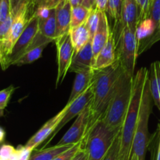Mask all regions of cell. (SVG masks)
Here are the masks:
<instances>
[{"label": "cell", "instance_id": "obj_1", "mask_svg": "<svg viewBox=\"0 0 160 160\" xmlns=\"http://www.w3.org/2000/svg\"><path fill=\"white\" fill-rule=\"evenodd\" d=\"M123 70L120 62L117 59L112 65L102 70H95L92 83L93 92L92 117L88 131L95 122L104 117L109 102L113 95L118 78Z\"/></svg>", "mask_w": 160, "mask_h": 160}, {"label": "cell", "instance_id": "obj_2", "mask_svg": "<svg viewBox=\"0 0 160 160\" xmlns=\"http://www.w3.org/2000/svg\"><path fill=\"white\" fill-rule=\"evenodd\" d=\"M148 73V69L142 67L134 76L132 96L120 130L119 160H131L133 140L138 120L142 92Z\"/></svg>", "mask_w": 160, "mask_h": 160}, {"label": "cell", "instance_id": "obj_3", "mask_svg": "<svg viewBox=\"0 0 160 160\" xmlns=\"http://www.w3.org/2000/svg\"><path fill=\"white\" fill-rule=\"evenodd\" d=\"M133 81L134 75L123 70L102 118L106 126L110 129H121L132 96Z\"/></svg>", "mask_w": 160, "mask_h": 160}, {"label": "cell", "instance_id": "obj_4", "mask_svg": "<svg viewBox=\"0 0 160 160\" xmlns=\"http://www.w3.org/2000/svg\"><path fill=\"white\" fill-rule=\"evenodd\" d=\"M152 96L150 89L149 70L145 81L142 101L139 109L138 120L137 128L134 133L133 140L131 156L134 154L138 160H145L147 148L149 145V134H148V121L152 109Z\"/></svg>", "mask_w": 160, "mask_h": 160}, {"label": "cell", "instance_id": "obj_5", "mask_svg": "<svg viewBox=\"0 0 160 160\" xmlns=\"http://www.w3.org/2000/svg\"><path fill=\"white\" fill-rule=\"evenodd\" d=\"M120 131L108 128L102 119L95 122L82 141L88 160H103Z\"/></svg>", "mask_w": 160, "mask_h": 160}, {"label": "cell", "instance_id": "obj_6", "mask_svg": "<svg viewBox=\"0 0 160 160\" xmlns=\"http://www.w3.org/2000/svg\"><path fill=\"white\" fill-rule=\"evenodd\" d=\"M136 28L124 27L114 34L116 39L117 59L130 74L134 75L136 60L138 56L139 43L136 37Z\"/></svg>", "mask_w": 160, "mask_h": 160}, {"label": "cell", "instance_id": "obj_7", "mask_svg": "<svg viewBox=\"0 0 160 160\" xmlns=\"http://www.w3.org/2000/svg\"><path fill=\"white\" fill-rule=\"evenodd\" d=\"M31 11L33 12L32 4H27L22 6L13 17V20L7 35L2 41L0 42V51H1L0 64L3 70H6V61L12 52L14 45L21 35L23 30L28 25L31 16L33 15V12H31Z\"/></svg>", "mask_w": 160, "mask_h": 160}, {"label": "cell", "instance_id": "obj_8", "mask_svg": "<svg viewBox=\"0 0 160 160\" xmlns=\"http://www.w3.org/2000/svg\"><path fill=\"white\" fill-rule=\"evenodd\" d=\"M57 49L58 73L56 78V88L60 85L68 73L74 56V48L72 44L70 33L55 38L53 41Z\"/></svg>", "mask_w": 160, "mask_h": 160}, {"label": "cell", "instance_id": "obj_9", "mask_svg": "<svg viewBox=\"0 0 160 160\" xmlns=\"http://www.w3.org/2000/svg\"><path fill=\"white\" fill-rule=\"evenodd\" d=\"M92 117V102L76 117L74 123L59 141L57 145H75L82 142L87 134Z\"/></svg>", "mask_w": 160, "mask_h": 160}, {"label": "cell", "instance_id": "obj_10", "mask_svg": "<svg viewBox=\"0 0 160 160\" xmlns=\"http://www.w3.org/2000/svg\"><path fill=\"white\" fill-rule=\"evenodd\" d=\"M39 31L38 18L31 16L28 25L12 48L10 55L6 61V69L13 65L14 62L26 52Z\"/></svg>", "mask_w": 160, "mask_h": 160}, {"label": "cell", "instance_id": "obj_11", "mask_svg": "<svg viewBox=\"0 0 160 160\" xmlns=\"http://www.w3.org/2000/svg\"><path fill=\"white\" fill-rule=\"evenodd\" d=\"M92 97H93V92H92V87L91 84L90 87L84 92L81 94L78 98H77L74 101L72 102L70 104H67V110L65 113L64 117H62L60 123L58 124L57 128H56L53 134H52V137L49 138V142L54 138V136L59 132L61 128H63L69 121L72 120L74 117H78L83 110L84 108L92 102Z\"/></svg>", "mask_w": 160, "mask_h": 160}, {"label": "cell", "instance_id": "obj_12", "mask_svg": "<svg viewBox=\"0 0 160 160\" xmlns=\"http://www.w3.org/2000/svg\"><path fill=\"white\" fill-rule=\"evenodd\" d=\"M67 106L66 105L65 107L59 113H57L55 117L50 119L49 120H48L44 124V126L28 141V142H27L24 146L34 151L39 145H41L44 141L46 140L49 136H51L53 134L56 128H57L58 124L60 123L62 117H64L65 113L67 112Z\"/></svg>", "mask_w": 160, "mask_h": 160}, {"label": "cell", "instance_id": "obj_13", "mask_svg": "<svg viewBox=\"0 0 160 160\" xmlns=\"http://www.w3.org/2000/svg\"><path fill=\"white\" fill-rule=\"evenodd\" d=\"M52 42H53L52 39L45 37L38 31L35 38L28 48V49L26 50V52L14 62L13 65L20 67V66L32 63L34 61L38 60L42 56L45 47L48 45V43Z\"/></svg>", "mask_w": 160, "mask_h": 160}, {"label": "cell", "instance_id": "obj_14", "mask_svg": "<svg viewBox=\"0 0 160 160\" xmlns=\"http://www.w3.org/2000/svg\"><path fill=\"white\" fill-rule=\"evenodd\" d=\"M138 23V9L136 0H123L120 18L116 22L112 32L117 34L124 27L137 28Z\"/></svg>", "mask_w": 160, "mask_h": 160}, {"label": "cell", "instance_id": "obj_15", "mask_svg": "<svg viewBox=\"0 0 160 160\" xmlns=\"http://www.w3.org/2000/svg\"><path fill=\"white\" fill-rule=\"evenodd\" d=\"M117 61V51H116V39L113 32L111 30L110 35L107 42L95 58L92 69L99 70L112 65Z\"/></svg>", "mask_w": 160, "mask_h": 160}, {"label": "cell", "instance_id": "obj_16", "mask_svg": "<svg viewBox=\"0 0 160 160\" xmlns=\"http://www.w3.org/2000/svg\"><path fill=\"white\" fill-rule=\"evenodd\" d=\"M94 64V55L92 50V40L76 52L73 56L69 72H74L92 69Z\"/></svg>", "mask_w": 160, "mask_h": 160}, {"label": "cell", "instance_id": "obj_17", "mask_svg": "<svg viewBox=\"0 0 160 160\" xmlns=\"http://www.w3.org/2000/svg\"><path fill=\"white\" fill-rule=\"evenodd\" d=\"M72 6L69 0H62L56 7V38L69 33L71 23Z\"/></svg>", "mask_w": 160, "mask_h": 160}, {"label": "cell", "instance_id": "obj_18", "mask_svg": "<svg viewBox=\"0 0 160 160\" xmlns=\"http://www.w3.org/2000/svg\"><path fill=\"white\" fill-rule=\"evenodd\" d=\"M111 30L109 28V23H108L107 16L106 12H102L100 17L99 24H98V29L94 35L92 41V50H93L94 55V62H95V58L98 55L103 47L107 42L110 35Z\"/></svg>", "mask_w": 160, "mask_h": 160}, {"label": "cell", "instance_id": "obj_19", "mask_svg": "<svg viewBox=\"0 0 160 160\" xmlns=\"http://www.w3.org/2000/svg\"><path fill=\"white\" fill-rule=\"evenodd\" d=\"M75 73H76V77H75L73 88H72L71 93H70L67 104H70L72 102L74 101L77 98H78L81 94L84 93L90 87L93 81L95 70L93 69H88V70H81Z\"/></svg>", "mask_w": 160, "mask_h": 160}, {"label": "cell", "instance_id": "obj_20", "mask_svg": "<svg viewBox=\"0 0 160 160\" xmlns=\"http://www.w3.org/2000/svg\"><path fill=\"white\" fill-rule=\"evenodd\" d=\"M72 44L74 48V54L82 48L90 41L91 35L87 22L76 28H70L69 31Z\"/></svg>", "mask_w": 160, "mask_h": 160}, {"label": "cell", "instance_id": "obj_21", "mask_svg": "<svg viewBox=\"0 0 160 160\" xmlns=\"http://www.w3.org/2000/svg\"><path fill=\"white\" fill-rule=\"evenodd\" d=\"M73 145H55L51 148H44L31 153L29 160H53L56 156L71 148Z\"/></svg>", "mask_w": 160, "mask_h": 160}, {"label": "cell", "instance_id": "obj_22", "mask_svg": "<svg viewBox=\"0 0 160 160\" xmlns=\"http://www.w3.org/2000/svg\"><path fill=\"white\" fill-rule=\"evenodd\" d=\"M39 31L45 37L52 39L56 38V8L52 10L51 14L44 20H38Z\"/></svg>", "mask_w": 160, "mask_h": 160}, {"label": "cell", "instance_id": "obj_23", "mask_svg": "<svg viewBox=\"0 0 160 160\" xmlns=\"http://www.w3.org/2000/svg\"><path fill=\"white\" fill-rule=\"evenodd\" d=\"M156 30L157 27L151 18H147L141 21L138 25L136 30V37L139 43V46L142 40L148 38L149 36L152 35Z\"/></svg>", "mask_w": 160, "mask_h": 160}, {"label": "cell", "instance_id": "obj_24", "mask_svg": "<svg viewBox=\"0 0 160 160\" xmlns=\"http://www.w3.org/2000/svg\"><path fill=\"white\" fill-rule=\"evenodd\" d=\"M92 9L87 8L83 5H79L75 7H72L71 10V23L70 28H76L87 22L88 18Z\"/></svg>", "mask_w": 160, "mask_h": 160}, {"label": "cell", "instance_id": "obj_25", "mask_svg": "<svg viewBox=\"0 0 160 160\" xmlns=\"http://www.w3.org/2000/svg\"><path fill=\"white\" fill-rule=\"evenodd\" d=\"M149 78H150V89H151L152 96L154 101L155 105L160 111V93L159 90V85L157 82V78H156V70L153 63L151 64L149 70Z\"/></svg>", "mask_w": 160, "mask_h": 160}, {"label": "cell", "instance_id": "obj_26", "mask_svg": "<svg viewBox=\"0 0 160 160\" xmlns=\"http://www.w3.org/2000/svg\"><path fill=\"white\" fill-rule=\"evenodd\" d=\"M102 12L103 11H100L98 9H95V8H92V10H91L90 15H89L88 18L87 24L88 27L89 31H90L91 40L92 41L95 32L97 31V29H98L100 21V17H101V14Z\"/></svg>", "mask_w": 160, "mask_h": 160}, {"label": "cell", "instance_id": "obj_27", "mask_svg": "<svg viewBox=\"0 0 160 160\" xmlns=\"http://www.w3.org/2000/svg\"><path fill=\"white\" fill-rule=\"evenodd\" d=\"M123 0H108L106 12L116 22L119 21L121 14Z\"/></svg>", "mask_w": 160, "mask_h": 160}, {"label": "cell", "instance_id": "obj_28", "mask_svg": "<svg viewBox=\"0 0 160 160\" xmlns=\"http://www.w3.org/2000/svg\"><path fill=\"white\" fill-rule=\"evenodd\" d=\"M136 2H137L138 9V21L140 23L141 21L145 19L149 18L152 0H136Z\"/></svg>", "mask_w": 160, "mask_h": 160}, {"label": "cell", "instance_id": "obj_29", "mask_svg": "<svg viewBox=\"0 0 160 160\" xmlns=\"http://www.w3.org/2000/svg\"><path fill=\"white\" fill-rule=\"evenodd\" d=\"M121 130V129H120ZM120 131L116 137L113 143L111 145L110 148L103 160H119V152H120Z\"/></svg>", "mask_w": 160, "mask_h": 160}, {"label": "cell", "instance_id": "obj_30", "mask_svg": "<svg viewBox=\"0 0 160 160\" xmlns=\"http://www.w3.org/2000/svg\"><path fill=\"white\" fill-rule=\"evenodd\" d=\"M14 90H15V88L12 85H10L6 88L0 91V116L2 115L3 111L7 106L8 102Z\"/></svg>", "mask_w": 160, "mask_h": 160}, {"label": "cell", "instance_id": "obj_31", "mask_svg": "<svg viewBox=\"0 0 160 160\" xmlns=\"http://www.w3.org/2000/svg\"><path fill=\"white\" fill-rule=\"evenodd\" d=\"M82 146V142L73 145L71 148L56 156L53 160H72Z\"/></svg>", "mask_w": 160, "mask_h": 160}, {"label": "cell", "instance_id": "obj_32", "mask_svg": "<svg viewBox=\"0 0 160 160\" xmlns=\"http://www.w3.org/2000/svg\"><path fill=\"white\" fill-rule=\"evenodd\" d=\"M32 150L27 147L19 146L16 148V152L8 160H29L30 156L32 153Z\"/></svg>", "mask_w": 160, "mask_h": 160}, {"label": "cell", "instance_id": "obj_33", "mask_svg": "<svg viewBox=\"0 0 160 160\" xmlns=\"http://www.w3.org/2000/svg\"><path fill=\"white\" fill-rule=\"evenodd\" d=\"M149 18H151L154 21L158 30L160 20V0H152Z\"/></svg>", "mask_w": 160, "mask_h": 160}, {"label": "cell", "instance_id": "obj_34", "mask_svg": "<svg viewBox=\"0 0 160 160\" xmlns=\"http://www.w3.org/2000/svg\"><path fill=\"white\" fill-rule=\"evenodd\" d=\"M31 1H32V8L34 11V9L40 6L55 9L62 0H31Z\"/></svg>", "mask_w": 160, "mask_h": 160}, {"label": "cell", "instance_id": "obj_35", "mask_svg": "<svg viewBox=\"0 0 160 160\" xmlns=\"http://www.w3.org/2000/svg\"><path fill=\"white\" fill-rule=\"evenodd\" d=\"M12 20H13V17H12V13H10L4 21L0 23V42L2 41L7 35L11 28V25H12Z\"/></svg>", "mask_w": 160, "mask_h": 160}, {"label": "cell", "instance_id": "obj_36", "mask_svg": "<svg viewBox=\"0 0 160 160\" xmlns=\"http://www.w3.org/2000/svg\"><path fill=\"white\" fill-rule=\"evenodd\" d=\"M10 13V0H1L0 2V23L4 21Z\"/></svg>", "mask_w": 160, "mask_h": 160}, {"label": "cell", "instance_id": "obj_37", "mask_svg": "<svg viewBox=\"0 0 160 160\" xmlns=\"http://www.w3.org/2000/svg\"><path fill=\"white\" fill-rule=\"evenodd\" d=\"M27 4H32V1L31 0H10L11 13L12 17L17 14V12L22 6Z\"/></svg>", "mask_w": 160, "mask_h": 160}, {"label": "cell", "instance_id": "obj_38", "mask_svg": "<svg viewBox=\"0 0 160 160\" xmlns=\"http://www.w3.org/2000/svg\"><path fill=\"white\" fill-rule=\"evenodd\" d=\"M15 152L16 148L12 145H3L0 147V156L6 159H9Z\"/></svg>", "mask_w": 160, "mask_h": 160}, {"label": "cell", "instance_id": "obj_39", "mask_svg": "<svg viewBox=\"0 0 160 160\" xmlns=\"http://www.w3.org/2000/svg\"><path fill=\"white\" fill-rule=\"evenodd\" d=\"M107 4L108 0H95L93 8H95L100 11L106 12V9H107Z\"/></svg>", "mask_w": 160, "mask_h": 160}, {"label": "cell", "instance_id": "obj_40", "mask_svg": "<svg viewBox=\"0 0 160 160\" xmlns=\"http://www.w3.org/2000/svg\"><path fill=\"white\" fill-rule=\"evenodd\" d=\"M72 160H88L87 154H86L85 151L82 148V146H81V149L78 151V152L77 153L76 156H74V158Z\"/></svg>", "mask_w": 160, "mask_h": 160}, {"label": "cell", "instance_id": "obj_41", "mask_svg": "<svg viewBox=\"0 0 160 160\" xmlns=\"http://www.w3.org/2000/svg\"><path fill=\"white\" fill-rule=\"evenodd\" d=\"M154 65L155 70H156V78H157V82L158 85H159V90L160 93V62L159 61H156V62H152Z\"/></svg>", "mask_w": 160, "mask_h": 160}, {"label": "cell", "instance_id": "obj_42", "mask_svg": "<svg viewBox=\"0 0 160 160\" xmlns=\"http://www.w3.org/2000/svg\"><path fill=\"white\" fill-rule=\"evenodd\" d=\"M155 160H160V124L159 128V134H158V143L157 148H156V159Z\"/></svg>", "mask_w": 160, "mask_h": 160}, {"label": "cell", "instance_id": "obj_43", "mask_svg": "<svg viewBox=\"0 0 160 160\" xmlns=\"http://www.w3.org/2000/svg\"><path fill=\"white\" fill-rule=\"evenodd\" d=\"M81 5L86 6L87 8H89V9H92V6L91 4L90 0H81Z\"/></svg>", "mask_w": 160, "mask_h": 160}, {"label": "cell", "instance_id": "obj_44", "mask_svg": "<svg viewBox=\"0 0 160 160\" xmlns=\"http://www.w3.org/2000/svg\"><path fill=\"white\" fill-rule=\"evenodd\" d=\"M5 137H6V132H5L4 129L0 127V143L3 142V141H4L5 139Z\"/></svg>", "mask_w": 160, "mask_h": 160}, {"label": "cell", "instance_id": "obj_45", "mask_svg": "<svg viewBox=\"0 0 160 160\" xmlns=\"http://www.w3.org/2000/svg\"><path fill=\"white\" fill-rule=\"evenodd\" d=\"M69 1H70L72 7H75V6L81 5V0H69Z\"/></svg>", "mask_w": 160, "mask_h": 160}, {"label": "cell", "instance_id": "obj_46", "mask_svg": "<svg viewBox=\"0 0 160 160\" xmlns=\"http://www.w3.org/2000/svg\"><path fill=\"white\" fill-rule=\"evenodd\" d=\"M131 160H138L137 156H136L134 154H132V156H131Z\"/></svg>", "mask_w": 160, "mask_h": 160}, {"label": "cell", "instance_id": "obj_47", "mask_svg": "<svg viewBox=\"0 0 160 160\" xmlns=\"http://www.w3.org/2000/svg\"><path fill=\"white\" fill-rule=\"evenodd\" d=\"M95 0H90L91 4H92V7H94V5H95Z\"/></svg>", "mask_w": 160, "mask_h": 160}, {"label": "cell", "instance_id": "obj_48", "mask_svg": "<svg viewBox=\"0 0 160 160\" xmlns=\"http://www.w3.org/2000/svg\"><path fill=\"white\" fill-rule=\"evenodd\" d=\"M158 30H159V34L160 35V20H159V28H158Z\"/></svg>", "mask_w": 160, "mask_h": 160}, {"label": "cell", "instance_id": "obj_49", "mask_svg": "<svg viewBox=\"0 0 160 160\" xmlns=\"http://www.w3.org/2000/svg\"><path fill=\"white\" fill-rule=\"evenodd\" d=\"M0 160H8V159H4V158H2L0 156Z\"/></svg>", "mask_w": 160, "mask_h": 160}, {"label": "cell", "instance_id": "obj_50", "mask_svg": "<svg viewBox=\"0 0 160 160\" xmlns=\"http://www.w3.org/2000/svg\"><path fill=\"white\" fill-rule=\"evenodd\" d=\"M0 61H1V51H0Z\"/></svg>", "mask_w": 160, "mask_h": 160}, {"label": "cell", "instance_id": "obj_51", "mask_svg": "<svg viewBox=\"0 0 160 160\" xmlns=\"http://www.w3.org/2000/svg\"><path fill=\"white\" fill-rule=\"evenodd\" d=\"M0 2H1V0H0Z\"/></svg>", "mask_w": 160, "mask_h": 160}]
</instances>
